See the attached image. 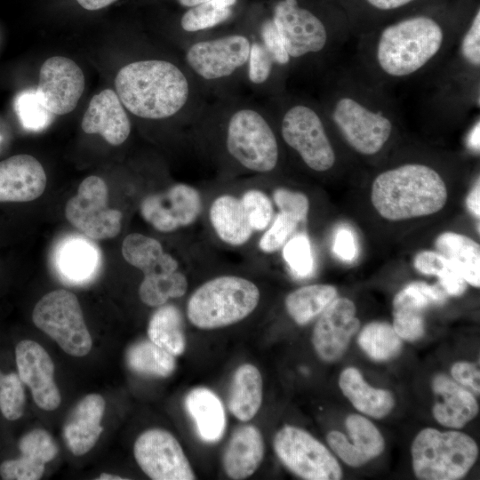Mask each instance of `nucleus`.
<instances>
[{
	"label": "nucleus",
	"instance_id": "obj_1",
	"mask_svg": "<svg viewBox=\"0 0 480 480\" xmlns=\"http://www.w3.org/2000/svg\"><path fill=\"white\" fill-rule=\"evenodd\" d=\"M442 23L428 15L404 18L367 38L365 61L371 75L384 81L415 76L454 43Z\"/></svg>",
	"mask_w": 480,
	"mask_h": 480
},
{
	"label": "nucleus",
	"instance_id": "obj_2",
	"mask_svg": "<svg viewBox=\"0 0 480 480\" xmlns=\"http://www.w3.org/2000/svg\"><path fill=\"white\" fill-rule=\"evenodd\" d=\"M124 107L146 119L174 116L189 97V84L174 64L163 60H138L124 66L115 78Z\"/></svg>",
	"mask_w": 480,
	"mask_h": 480
},
{
	"label": "nucleus",
	"instance_id": "obj_3",
	"mask_svg": "<svg viewBox=\"0 0 480 480\" xmlns=\"http://www.w3.org/2000/svg\"><path fill=\"white\" fill-rule=\"evenodd\" d=\"M448 197L445 182L433 167L407 163L376 176L371 201L384 219L400 221L439 212Z\"/></svg>",
	"mask_w": 480,
	"mask_h": 480
},
{
	"label": "nucleus",
	"instance_id": "obj_4",
	"mask_svg": "<svg viewBox=\"0 0 480 480\" xmlns=\"http://www.w3.org/2000/svg\"><path fill=\"white\" fill-rule=\"evenodd\" d=\"M327 112L343 140L360 155L380 153L392 136L394 111L367 85L349 81L340 84Z\"/></svg>",
	"mask_w": 480,
	"mask_h": 480
},
{
	"label": "nucleus",
	"instance_id": "obj_5",
	"mask_svg": "<svg viewBox=\"0 0 480 480\" xmlns=\"http://www.w3.org/2000/svg\"><path fill=\"white\" fill-rule=\"evenodd\" d=\"M260 291L243 277L223 276L207 281L190 296L187 316L193 325L210 330L236 324L257 307Z\"/></svg>",
	"mask_w": 480,
	"mask_h": 480
},
{
	"label": "nucleus",
	"instance_id": "obj_6",
	"mask_svg": "<svg viewBox=\"0 0 480 480\" xmlns=\"http://www.w3.org/2000/svg\"><path fill=\"white\" fill-rule=\"evenodd\" d=\"M411 452L417 478L457 480L475 464L478 448L475 440L465 433L427 428L414 438Z\"/></svg>",
	"mask_w": 480,
	"mask_h": 480
},
{
	"label": "nucleus",
	"instance_id": "obj_7",
	"mask_svg": "<svg viewBox=\"0 0 480 480\" xmlns=\"http://www.w3.org/2000/svg\"><path fill=\"white\" fill-rule=\"evenodd\" d=\"M35 325L54 340L68 355L84 356L92 346L76 296L67 290L52 291L36 304Z\"/></svg>",
	"mask_w": 480,
	"mask_h": 480
},
{
	"label": "nucleus",
	"instance_id": "obj_8",
	"mask_svg": "<svg viewBox=\"0 0 480 480\" xmlns=\"http://www.w3.org/2000/svg\"><path fill=\"white\" fill-rule=\"evenodd\" d=\"M227 148L239 164L253 172H271L278 162L275 133L264 116L252 108L239 109L230 116Z\"/></svg>",
	"mask_w": 480,
	"mask_h": 480
},
{
	"label": "nucleus",
	"instance_id": "obj_9",
	"mask_svg": "<svg viewBox=\"0 0 480 480\" xmlns=\"http://www.w3.org/2000/svg\"><path fill=\"white\" fill-rule=\"evenodd\" d=\"M281 134L308 167L323 172L333 167L336 155L318 111L306 103H295L284 113Z\"/></svg>",
	"mask_w": 480,
	"mask_h": 480
},
{
	"label": "nucleus",
	"instance_id": "obj_10",
	"mask_svg": "<svg viewBox=\"0 0 480 480\" xmlns=\"http://www.w3.org/2000/svg\"><path fill=\"white\" fill-rule=\"evenodd\" d=\"M274 451L282 463L307 480H338L341 468L328 449L307 431L284 426L275 436Z\"/></svg>",
	"mask_w": 480,
	"mask_h": 480
},
{
	"label": "nucleus",
	"instance_id": "obj_11",
	"mask_svg": "<svg viewBox=\"0 0 480 480\" xmlns=\"http://www.w3.org/2000/svg\"><path fill=\"white\" fill-rule=\"evenodd\" d=\"M108 199L105 181L98 176H89L80 183L77 194L68 201L66 218L90 239L115 237L121 230L122 213L109 208Z\"/></svg>",
	"mask_w": 480,
	"mask_h": 480
},
{
	"label": "nucleus",
	"instance_id": "obj_12",
	"mask_svg": "<svg viewBox=\"0 0 480 480\" xmlns=\"http://www.w3.org/2000/svg\"><path fill=\"white\" fill-rule=\"evenodd\" d=\"M271 20L290 60L321 53L332 42L325 24L297 0L279 1Z\"/></svg>",
	"mask_w": 480,
	"mask_h": 480
},
{
	"label": "nucleus",
	"instance_id": "obj_13",
	"mask_svg": "<svg viewBox=\"0 0 480 480\" xmlns=\"http://www.w3.org/2000/svg\"><path fill=\"white\" fill-rule=\"evenodd\" d=\"M135 460L154 480H193L196 476L178 440L161 428L140 434L133 446Z\"/></svg>",
	"mask_w": 480,
	"mask_h": 480
},
{
	"label": "nucleus",
	"instance_id": "obj_14",
	"mask_svg": "<svg viewBox=\"0 0 480 480\" xmlns=\"http://www.w3.org/2000/svg\"><path fill=\"white\" fill-rule=\"evenodd\" d=\"M250 40L242 35L199 41L187 53L188 66L205 80H217L232 75L248 61Z\"/></svg>",
	"mask_w": 480,
	"mask_h": 480
},
{
	"label": "nucleus",
	"instance_id": "obj_15",
	"mask_svg": "<svg viewBox=\"0 0 480 480\" xmlns=\"http://www.w3.org/2000/svg\"><path fill=\"white\" fill-rule=\"evenodd\" d=\"M84 89V73L71 59L54 56L41 66L36 93L52 114L61 116L71 112Z\"/></svg>",
	"mask_w": 480,
	"mask_h": 480
},
{
	"label": "nucleus",
	"instance_id": "obj_16",
	"mask_svg": "<svg viewBox=\"0 0 480 480\" xmlns=\"http://www.w3.org/2000/svg\"><path fill=\"white\" fill-rule=\"evenodd\" d=\"M202 207L198 191L186 184H176L163 193L146 196L140 203L142 218L160 232L169 233L192 224Z\"/></svg>",
	"mask_w": 480,
	"mask_h": 480
},
{
	"label": "nucleus",
	"instance_id": "obj_17",
	"mask_svg": "<svg viewBox=\"0 0 480 480\" xmlns=\"http://www.w3.org/2000/svg\"><path fill=\"white\" fill-rule=\"evenodd\" d=\"M356 306L348 298H335L320 314L312 333L317 356L325 362L338 360L360 326Z\"/></svg>",
	"mask_w": 480,
	"mask_h": 480
},
{
	"label": "nucleus",
	"instance_id": "obj_18",
	"mask_svg": "<svg viewBox=\"0 0 480 480\" xmlns=\"http://www.w3.org/2000/svg\"><path fill=\"white\" fill-rule=\"evenodd\" d=\"M15 360L18 375L36 405L45 411L58 408L61 397L54 380V364L46 350L34 340H24L15 348Z\"/></svg>",
	"mask_w": 480,
	"mask_h": 480
},
{
	"label": "nucleus",
	"instance_id": "obj_19",
	"mask_svg": "<svg viewBox=\"0 0 480 480\" xmlns=\"http://www.w3.org/2000/svg\"><path fill=\"white\" fill-rule=\"evenodd\" d=\"M447 293L439 284L429 285L412 282L397 292L393 300V328L401 339L414 341L425 332L427 308L444 304Z\"/></svg>",
	"mask_w": 480,
	"mask_h": 480
},
{
	"label": "nucleus",
	"instance_id": "obj_20",
	"mask_svg": "<svg viewBox=\"0 0 480 480\" xmlns=\"http://www.w3.org/2000/svg\"><path fill=\"white\" fill-rule=\"evenodd\" d=\"M87 236H68L54 249L52 263L60 278L68 284L82 285L92 281L102 267L100 248Z\"/></svg>",
	"mask_w": 480,
	"mask_h": 480
},
{
	"label": "nucleus",
	"instance_id": "obj_21",
	"mask_svg": "<svg viewBox=\"0 0 480 480\" xmlns=\"http://www.w3.org/2000/svg\"><path fill=\"white\" fill-rule=\"evenodd\" d=\"M345 425L349 439L341 432L333 430L327 435V442L346 464L360 467L383 452L384 439L369 420L351 414Z\"/></svg>",
	"mask_w": 480,
	"mask_h": 480
},
{
	"label": "nucleus",
	"instance_id": "obj_22",
	"mask_svg": "<svg viewBox=\"0 0 480 480\" xmlns=\"http://www.w3.org/2000/svg\"><path fill=\"white\" fill-rule=\"evenodd\" d=\"M46 174L41 163L27 154L0 161V202H29L42 196Z\"/></svg>",
	"mask_w": 480,
	"mask_h": 480
},
{
	"label": "nucleus",
	"instance_id": "obj_23",
	"mask_svg": "<svg viewBox=\"0 0 480 480\" xmlns=\"http://www.w3.org/2000/svg\"><path fill=\"white\" fill-rule=\"evenodd\" d=\"M20 456L0 465V476L5 480H37L44 472L45 464L52 460L58 446L49 432L35 428L24 434L18 443Z\"/></svg>",
	"mask_w": 480,
	"mask_h": 480
},
{
	"label": "nucleus",
	"instance_id": "obj_24",
	"mask_svg": "<svg viewBox=\"0 0 480 480\" xmlns=\"http://www.w3.org/2000/svg\"><path fill=\"white\" fill-rule=\"evenodd\" d=\"M82 129L88 134H100L114 146L126 140L131 122L114 90L105 89L92 98L83 116Z\"/></svg>",
	"mask_w": 480,
	"mask_h": 480
},
{
	"label": "nucleus",
	"instance_id": "obj_25",
	"mask_svg": "<svg viewBox=\"0 0 480 480\" xmlns=\"http://www.w3.org/2000/svg\"><path fill=\"white\" fill-rule=\"evenodd\" d=\"M105 405L100 395L89 394L68 415L63 426V436L73 454L84 455L96 444L103 431L101 420Z\"/></svg>",
	"mask_w": 480,
	"mask_h": 480
},
{
	"label": "nucleus",
	"instance_id": "obj_26",
	"mask_svg": "<svg viewBox=\"0 0 480 480\" xmlns=\"http://www.w3.org/2000/svg\"><path fill=\"white\" fill-rule=\"evenodd\" d=\"M432 389L433 415L439 424L460 428L477 415L479 408L474 395L446 375H436Z\"/></svg>",
	"mask_w": 480,
	"mask_h": 480
},
{
	"label": "nucleus",
	"instance_id": "obj_27",
	"mask_svg": "<svg viewBox=\"0 0 480 480\" xmlns=\"http://www.w3.org/2000/svg\"><path fill=\"white\" fill-rule=\"evenodd\" d=\"M264 456V441L258 428L239 427L232 434L223 455V467L232 479H244L260 467Z\"/></svg>",
	"mask_w": 480,
	"mask_h": 480
},
{
	"label": "nucleus",
	"instance_id": "obj_28",
	"mask_svg": "<svg viewBox=\"0 0 480 480\" xmlns=\"http://www.w3.org/2000/svg\"><path fill=\"white\" fill-rule=\"evenodd\" d=\"M185 408L191 417L200 439L216 443L226 430V414L218 396L206 388L190 390L185 397Z\"/></svg>",
	"mask_w": 480,
	"mask_h": 480
},
{
	"label": "nucleus",
	"instance_id": "obj_29",
	"mask_svg": "<svg viewBox=\"0 0 480 480\" xmlns=\"http://www.w3.org/2000/svg\"><path fill=\"white\" fill-rule=\"evenodd\" d=\"M122 254L129 264L143 272L144 277L172 273L179 268L177 260L164 252L156 239L138 233L124 239Z\"/></svg>",
	"mask_w": 480,
	"mask_h": 480
},
{
	"label": "nucleus",
	"instance_id": "obj_30",
	"mask_svg": "<svg viewBox=\"0 0 480 480\" xmlns=\"http://www.w3.org/2000/svg\"><path fill=\"white\" fill-rule=\"evenodd\" d=\"M339 385L354 407L371 417L383 418L395 405L391 392L371 387L356 368H346L340 373Z\"/></svg>",
	"mask_w": 480,
	"mask_h": 480
},
{
	"label": "nucleus",
	"instance_id": "obj_31",
	"mask_svg": "<svg viewBox=\"0 0 480 480\" xmlns=\"http://www.w3.org/2000/svg\"><path fill=\"white\" fill-rule=\"evenodd\" d=\"M211 223L218 236L230 245H241L252 235L241 199L222 195L212 204L209 211Z\"/></svg>",
	"mask_w": 480,
	"mask_h": 480
},
{
	"label": "nucleus",
	"instance_id": "obj_32",
	"mask_svg": "<svg viewBox=\"0 0 480 480\" xmlns=\"http://www.w3.org/2000/svg\"><path fill=\"white\" fill-rule=\"evenodd\" d=\"M436 251L448 260L468 284L480 286V246L472 238L454 232H444L435 241Z\"/></svg>",
	"mask_w": 480,
	"mask_h": 480
},
{
	"label": "nucleus",
	"instance_id": "obj_33",
	"mask_svg": "<svg viewBox=\"0 0 480 480\" xmlns=\"http://www.w3.org/2000/svg\"><path fill=\"white\" fill-rule=\"evenodd\" d=\"M262 403V378L257 367L251 364L240 365L234 373L228 409L238 420L247 421L258 412Z\"/></svg>",
	"mask_w": 480,
	"mask_h": 480
},
{
	"label": "nucleus",
	"instance_id": "obj_34",
	"mask_svg": "<svg viewBox=\"0 0 480 480\" xmlns=\"http://www.w3.org/2000/svg\"><path fill=\"white\" fill-rule=\"evenodd\" d=\"M148 336L172 356L182 355L186 348V337L180 310L172 305H162L149 320Z\"/></svg>",
	"mask_w": 480,
	"mask_h": 480
},
{
	"label": "nucleus",
	"instance_id": "obj_35",
	"mask_svg": "<svg viewBox=\"0 0 480 480\" xmlns=\"http://www.w3.org/2000/svg\"><path fill=\"white\" fill-rule=\"evenodd\" d=\"M337 294L336 288L329 284L303 286L287 295L285 308L295 323L304 325L320 315Z\"/></svg>",
	"mask_w": 480,
	"mask_h": 480
},
{
	"label": "nucleus",
	"instance_id": "obj_36",
	"mask_svg": "<svg viewBox=\"0 0 480 480\" xmlns=\"http://www.w3.org/2000/svg\"><path fill=\"white\" fill-rule=\"evenodd\" d=\"M126 362L133 372L156 378L168 377L176 368L175 356L150 340L132 345L126 352Z\"/></svg>",
	"mask_w": 480,
	"mask_h": 480
},
{
	"label": "nucleus",
	"instance_id": "obj_37",
	"mask_svg": "<svg viewBox=\"0 0 480 480\" xmlns=\"http://www.w3.org/2000/svg\"><path fill=\"white\" fill-rule=\"evenodd\" d=\"M358 344L370 358L379 362L397 356L403 346L393 326L381 322L366 324L359 333Z\"/></svg>",
	"mask_w": 480,
	"mask_h": 480
},
{
	"label": "nucleus",
	"instance_id": "obj_38",
	"mask_svg": "<svg viewBox=\"0 0 480 480\" xmlns=\"http://www.w3.org/2000/svg\"><path fill=\"white\" fill-rule=\"evenodd\" d=\"M188 290V280L180 271L144 277L139 296L141 301L150 307L164 305L169 299L180 298Z\"/></svg>",
	"mask_w": 480,
	"mask_h": 480
},
{
	"label": "nucleus",
	"instance_id": "obj_39",
	"mask_svg": "<svg viewBox=\"0 0 480 480\" xmlns=\"http://www.w3.org/2000/svg\"><path fill=\"white\" fill-rule=\"evenodd\" d=\"M236 0H209L189 9L180 20L181 28L188 32H196L215 27L232 14V6Z\"/></svg>",
	"mask_w": 480,
	"mask_h": 480
},
{
	"label": "nucleus",
	"instance_id": "obj_40",
	"mask_svg": "<svg viewBox=\"0 0 480 480\" xmlns=\"http://www.w3.org/2000/svg\"><path fill=\"white\" fill-rule=\"evenodd\" d=\"M18 373L0 371V411L9 420L20 419L24 412L26 394Z\"/></svg>",
	"mask_w": 480,
	"mask_h": 480
},
{
	"label": "nucleus",
	"instance_id": "obj_41",
	"mask_svg": "<svg viewBox=\"0 0 480 480\" xmlns=\"http://www.w3.org/2000/svg\"><path fill=\"white\" fill-rule=\"evenodd\" d=\"M457 57L462 68L478 76L480 68V11L474 15L469 26L458 41Z\"/></svg>",
	"mask_w": 480,
	"mask_h": 480
},
{
	"label": "nucleus",
	"instance_id": "obj_42",
	"mask_svg": "<svg viewBox=\"0 0 480 480\" xmlns=\"http://www.w3.org/2000/svg\"><path fill=\"white\" fill-rule=\"evenodd\" d=\"M283 256L291 270L298 277L304 278L312 274L314 260L307 236L300 234L285 243Z\"/></svg>",
	"mask_w": 480,
	"mask_h": 480
},
{
	"label": "nucleus",
	"instance_id": "obj_43",
	"mask_svg": "<svg viewBox=\"0 0 480 480\" xmlns=\"http://www.w3.org/2000/svg\"><path fill=\"white\" fill-rule=\"evenodd\" d=\"M241 202L253 230L260 231L269 225L274 209L265 193L258 189H251L244 194Z\"/></svg>",
	"mask_w": 480,
	"mask_h": 480
},
{
	"label": "nucleus",
	"instance_id": "obj_44",
	"mask_svg": "<svg viewBox=\"0 0 480 480\" xmlns=\"http://www.w3.org/2000/svg\"><path fill=\"white\" fill-rule=\"evenodd\" d=\"M16 110L24 127L38 131L48 124L49 112L43 105L36 92H26L19 96Z\"/></svg>",
	"mask_w": 480,
	"mask_h": 480
},
{
	"label": "nucleus",
	"instance_id": "obj_45",
	"mask_svg": "<svg viewBox=\"0 0 480 480\" xmlns=\"http://www.w3.org/2000/svg\"><path fill=\"white\" fill-rule=\"evenodd\" d=\"M298 224V221L279 212L273 224L260 237V249L267 253L279 250L296 229Z\"/></svg>",
	"mask_w": 480,
	"mask_h": 480
},
{
	"label": "nucleus",
	"instance_id": "obj_46",
	"mask_svg": "<svg viewBox=\"0 0 480 480\" xmlns=\"http://www.w3.org/2000/svg\"><path fill=\"white\" fill-rule=\"evenodd\" d=\"M273 199L280 212L286 214L299 223L307 218L309 202L305 194L279 188L274 190Z\"/></svg>",
	"mask_w": 480,
	"mask_h": 480
},
{
	"label": "nucleus",
	"instance_id": "obj_47",
	"mask_svg": "<svg viewBox=\"0 0 480 480\" xmlns=\"http://www.w3.org/2000/svg\"><path fill=\"white\" fill-rule=\"evenodd\" d=\"M248 76L253 84L266 82L272 71L275 63L273 57L261 43L251 44L248 58Z\"/></svg>",
	"mask_w": 480,
	"mask_h": 480
},
{
	"label": "nucleus",
	"instance_id": "obj_48",
	"mask_svg": "<svg viewBox=\"0 0 480 480\" xmlns=\"http://www.w3.org/2000/svg\"><path fill=\"white\" fill-rule=\"evenodd\" d=\"M261 37L262 44L273 57L275 63L286 65L291 61L272 20L263 23Z\"/></svg>",
	"mask_w": 480,
	"mask_h": 480
},
{
	"label": "nucleus",
	"instance_id": "obj_49",
	"mask_svg": "<svg viewBox=\"0 0 480 480\" xmlns=\"http://www.w3.org/2000/svg\"><path fill=\"white\" fill-rule=\"evenodd\" d=\"M413 265L421 274L438 276L450 266V261L436 251H422L415 256Z\"/></svg>",
	"mask_w": 480,
	"mask_h": 480
},
{
	"label": "nucleus",
	"instance_id": "obj_50",
	"mask_svg": "<svg viewBox=\"0 0 480 480\" xmlns=\"http://www.w3.org/2000/svg\"><path fill=\"white\" fill-rule=\"evenodd\" d=\"M333 252L345 261H352L357 254V246L353 232L348 227H340L335 234Z\"/></svg>",
	"mask_w": 480,
	"mask_h": 480
},
{
	"label": "nucleus",
	"instance_id": "obj_51",
	"mask_svg": "<svg viewBox=\"0 0 480 480\" xmlns=\"http://www.w3.org/2000/svg\"><path fill=\"white\" fill-rule=\"evenodd\" d=\"M451 373L456 382L479 395V369L476 364L468 362L455 363L451 369Z\"/></svg>",
	"mask_w": 480,
	"mask_h": 480
},
{
	"label": "nucleus",
	"instance_id": "obj_52",
	"mask_svg": "<svg viewBox=\"0 0 480 480\" xmlns=\"http://www.w3.org/2000/svg\"><path fill=\"white\" fill-rule=\"evenodd\" d=\"M437 277L438 284L448 295L460 296L467 289L468 283L451 262L450 266Z\"/></svg>",
	"mask_w": 480,
	"mask_h": 480
},
{
	"label": "nucleus",
	"instance_id": "obj_53",
	"mask_svg": "<svg viewBox=\"0 0 480 480\" xmlns=\"http://www.w3.org/2000/svg\"><path fill=\"white\" fill-rule=\"evenodd\" d=\"M415 0H365L372 8L379 11H393L402 8Z\"/></svg>",
	"mask_w": 480,
	"mask_h": 480
},
{
	"label": "nucleus",
	"instance_id": "obj_54",
	"mask_svg": "<svg viewBox=\"0 0 480 480\" xmlns=\"http://www.w3.org/2000/svg\"><path fill=\"white\" fill-rule=\"evenodd\" d=\"M468 210L477 218L480 217V183L479 180L467 197Z\"/></svg>",
	"mask_w": 480,
	"mask_h": 480
},
{
	"label": "nucleus",
	"instance_id": "obj_55",
	"mask_svg": "<svg viewBox=\"0 0 480 480\" xmlns=\"http://www.w3.org/2000/svg\"><path fill=\"white\" fill-rule=\"evenodd\" d=\"M77 3L84 9L89 11H96L102 9L116 0H76Z\"/></svg>",
	"mask_w": 480,
	"mask_h": 480
},
{
	"label": "nucleus",
	"instance_id": "obj_56",
	"mask_svg": "<svg viewBox=\"0 0 480 480\" xmlns=\"http://www.w3.org/2000/svg\"><path fill=\"white\" fill-rule=\"evenodd\" d=\"M479 122L476 124L471 132H469L468 144L470 148L474 150H479Z\"/></svg>",
	"mask_w": 480,
	"mask_h": 480
},
{
	"label": "nucleus",
	"instance_id": "obj_57",
	"mask_svg": "<svg viewBox=\"0 0 480 480\" xmlns=\"http://www.w3.org/2000/svg\"><path fill=\"white\" fill-rule=\"evenodd\" d=\"M209 0H178L180 4L185 7H192L201 3H204Z\"/></svg>",
	"mask_w": 480,
	"mask_h": 480
},
{
	"label": "nucleus",
	"instance_id": "obj_58",
	"mask_svg": "<svg viewBox=\"0 0 480 480\" xmlns=\"http://www.w3.org/2000/svg\"><path fill=\"white\" fill-rule=\"evenodd\" d=\"M98 479L99 480H124L125 478L121 477V476H116V475L102 473V474L100 475Z\"/></svg>",
	"mask_w": 480,
	"mask_h": 480
}]
</instances>
